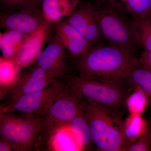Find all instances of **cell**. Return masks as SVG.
Returning a JSON list of instances; mask_svg holds the SVG:
<instances>
[{
  "label": "cell",
  "mask_w": 151,
  "mask_h": 151,
  "mask_svg": "<svg viewBox=\"0 0 151 151\" xmlns=\"http://www.w3.org/2000/svg\"><path fill=\"white\" fill-rule=\"evenodd\" d=\"M70 55L74 71L87 79L127 82L133 68L139 63L133 52L114 46H96L78 57Z\"/></svg>",
  "instance_id": "1"
},
{
  "label": "cell",
  "mask_w": 151,
  "mask_h": 151,
  "mask_svg": "<svg viewBox=\"0 0 151 151\" xmlns=\"http://www.w3.org/2000/svg\"><path fill=\"white\" fill-rule=\"evenodd\" d=\"M81 106L97 150L125 151L129 142L124 135L122 116L84 97H81Z\"/></svg>",
  "instance_id": "2"
},
{
  "label": "cell",
  "mask_w": 151,
  "mask_h": 151,
  "mask_svg": "<svg viewBox=\"0 0 151 151\" xmlns=\"http://www.w3.org/2000/svg\"><path fill=\"white\" fill-rule=\"evenodd\" d=\"M0 113V134L13 145L15 151L39 150L45 147L42 116Z\"/></svg>",
  "instance_id": "3"
},
{
  "label": "cell",
  "mask_w": 151,
  "mask_h": 151,
  "mask_svg": "<svg viewBox=\"0 0 151 151\" xmlns=\"http://www.w3.org/2000/svg\"><path fill=\"white\" fill-rule=\"evenodd\" d=\"M68 85L80 97L97 103L122 116L126 108L127 97L134 89L128 82H109L87 79L75 74Z\"/></svg>",
  "instance_id": "4"
},
{
  "label": "cell",
  "mask_w": 151,
  "mask_h": 151,
  "mask_svg": "<svg viewBox=\"0 0 151 151\" xmlns=\"http://www.w3.org/2000/svg\"><path fill=\"white\" fill-rule=\"evenodd\" d=\"M81 111V97L67 85L43 116L45 146L56 131L69 125Z\"/></svg>",
  "instance_id": "5"
},
{
  "label": "cell",
  "mask_w": 151,
  "mask_h": 151,
  "mask_svg": "<svg viewBox=\"0 0 151 151\" xmlns=\"http://www.w3.org/2000/svg\"><path fill=\"white\" fill-rule=\"evenodd\" d=\"M95 16L101 34L113 45L133 52L139 43L134 29L111 8L96 10Z\"/></svg>",
  "instance_id": "6"
},
{
  "label": "cell",
  "mask_w": 151,
  "mask_h": 151,
  "mask_svg": "<svg viewBox=\"0 0 151 151\" xmlns=\"http://www.w3.org/2000/svg\"><path fill=\"white\" fill-rule=\"evenodd\" d=\"M67 85L65 81L56 80L40 90L25 94L10 105L1 107L0 112H21L43 117Z\"/></svg>",
  "instance_id": "7"
},
{
  "label": "cell",
  "mask_w": 151,
  "mask_h": 151,
  "mask_svg": "<svg viewBox=\"0 0 151 151\" xmlns=\"http://www.w3.org/2000/svg\"><path fill=\"white\" fill-rule=\"evenodd\" d=\"M46 47L40 52L36 63L44 70L52 72L58 80L67 82L75 75L70 55L56 36L50 34ZM67 83V82H66Z\"/></svg>",
  "instance_id": "8"
},
{
  "label": "cell",
  "mask_w": 151,
  "mask_h": 151,
  "mask_svg": "<svg viewBox=\"0 0 151 151\" xmlns=\"http://www.w3.org/2000/svg\"><path fill=\"white\" fill-rule=\"evenodd\" d=\"M33 64L28 66L26 70L21 71L17 84L9 92L5 102L1 107L10 105L25 94L40 90L58 80L52 72L44 70L37 64Z\"/></svg>",
  "instance_id": "9"
},
{
  "label": "cell",
  "mask_w": 151,
  "mask_h": 151,
  "mask_svg": "<svg viewBox=\"0 0 151 151\" xmlns=\"http://www.w3.org/2000/svg\"><path fill=\"white\" fill-rule=\"evenodd\" d=\"M96 11L90 3H78L75 9L65 18L84 37L90 48L97 45L101 38V32L95 16Z\"/></svg>",
  "instance_id": "10"
},
{
  "label": "cell",
  "mask_w": 151,
  "mask_h": 151,
  "mask_svg": "<svg viewBox=\"0 0 151 151\" xmlns=\"http://www.w3.org/2000/svg\"><path fill=\"white\" fill-rule=\"evenodd\" d=\"M48 24L41 9L26 12L1 13L0 27L29 35Z\"/></svg>",
  "instance_id": "11"
},
{
  "label": "cell",
  "mask_w": 151,
  "mask_h": 151,
  "mask_svg": "<svg viewBox=\"0 0 151 151\" xmlns=\"http://www.w3.org/2000/svg\"><path fill=\"white\" fill-rule=\"evenodd\" d=\"M51 25L46 24L26 38L14 59L22 70L36 62L44 43L51 32Z\"/></svg>",
  "instance_id": "12"
},
{
  "label": "cell",
  "mask_w": 151,
  "mask_h": 151,
  "mask_svg": "<svg viewBox=\"0 0 151 151\" xmlns=\"http://www.w3.org/2000/svg\"><path fill=\"white\" fill-rule=\"evenodd\" d=\"M54 24L55 35L71 56H81L89 50L90 47L85 38L65 19H62Z\"/></svg>",
  "instance_id": "13"
},
{
  "label": "cell",
  "mask_w": 151,
  "mask_h": 151,
  "mask_svg": "<svg viewBox=\"0 0 151 151\" xmlns=\"http://www.w3.org/2000/svg\"><path fill=\"white\" fill-rule=\"evenodd\" d=\"M78 3V0H42L40 8L45 20L52 25L70 14Z\"/></svg>",
  "instance_id": "14"
},
{
  "label": "cell",
  "mask_w": 151,
  "mask_h": 151,
  "mask_svg": "<svg viewBox=\"0 0 151 151\" xmlns=\"http://www.w3.org/2000/svg\"><path fill=\"white\" fill-rule=\"evenodd\" d=\"M22 69L14 59L1 57L0 58V99L1 101L13 89L18 82Z\"/></svg>",
  "instance_id": "15"
},
{
  "label": "cell",
  "mask_w": 151,
  "mask_h": 151,
  "mask_svg": "<svg viewBox=\"0 0 151 151\" xmlns=\"http://www.w3.org/2000/svg\"><path fill=\"white\" fill-rule=\"evenodd\" d=\"M69 126L80 150H89L93 142L89 124L81 111L71 121Z\"/></svg>",
  "instance_id": "16"
},
{
  "label": "cell",
  "mask_w": 151,
  "mask_h": 151,
  "mask_svg": "<svg viewBox=\"0 0 151 151\" xmlns=\"http://www.w3.org/2000/svg\"><path fill=\"white\" fill-rule=\"evenodd\" d=\"M27 36L11 29L1 32L0 49L2 57L6 59H14Z\"/></svg>",
  "instance_id": "17"
},
{
  "label": "cell",
  "mask_w": 151,
  "mask_h": 151,
  "mask_svg": "<svg viewBox=\"0 0 151 151\" xmlns=\"http://www.w3.org/2000/svg\"><path fill=\"white\" fill-rule=\"evenodd\" d=\"M149 124L142 114H130L124 121L125 137L129 143L135 142L146 133Z\"/></svg>",
  "instance_id": "18"
},
{
  "label": "cell",
  "mask_w": 151,
  "mask_h": 151,
  "mask_svg": "<svg viewBox=\"0 0 151 151\" xmlns=\"http://www.w3.org/2000/svg\"><path fill=\"white\" fill-rule=\"evenodd\" d=\"M127 82L133 88H139L147 96L151 104V71L138 64L130 72Z\"/></svg>",
  "instance_id": "19"
},
{
  "label": "cell",
  "mask_w": 151,
  "mask_h": 151,
  "mask_svg": "<svg viewBox=\"0 0 151 151\" xmlns=\"http://www.w3.org/2000/svg\"><path fill=\"white\" fill-rule=\"evenodd\" d=\"M125 9L137 18H150L151 14V0H111Z\"/></svg>",
  "instance_id": "20"
},
{
  "label": "cell",
  "mask_w": 151,
  "mask_h": 151,
  "mask_svg": "<svg viewBox=\"0 0 151 151\" xmlns=\"http://www.w3.org/2000/svg\"><path fill=\"white\" fill-rule=\"evenodd\" d=\"M149 100L147 94L142 89L134 88L127 97L126 108L130 114H142L148 106Z\"/></svg>",
  "instance_id": "21"
},
{
  "label": "cell",
  "mask_w": 151,
  "mask_h": 151,
  "mask_svg": "<svg viewBox=\"0 0 151 151\" xmlns=\"http://www.w3.org/2000/svg\"><path fill=\"white\" fill-rule=\"evenodd\" d=\"M42 0H0L1 13L26 12L41 9Z\"/></svg>",
  "instance_id": "22"
},
{
  "label": "cell",
  "mask_w": 151,
  "mask_h": 151,
  "mask_svg": "<svg viewBox=\"0 0 151 151\" xmlns=\"http://www.w3.org/2000/svg\"><path fill=\"white\" fill-rule=\"evenodd\" d=\"M138 42L147 50L151 51V19L137 18L134 26Z\"/></svg>",
  "instance_id": "23"
},
{
  "label": "cell",
  "mask_w": 151,
  "mask_h": 151,
  "mask_svg": "<svg viewBox=\"0 0 151 151\" xmlns=\"http://www.w3.org/2000/svg\"><path fill=\"white\" fill-rule=\"evenodd\" d=\"M125 151H151V125L149 124L147 132L140 137L135 142L129 143Z\"/></svg>",
  "instance_id": "24"
},
{
  "label": "cell",
  "mask_w": 151,
  "mask_h": 151,
  "mask_svg": "<svg viewBox=\"0 0 151 151\" xmlns=\"http://www.w3.org/2000/svg\"><path fill=\"white\" fill-rule=\"evenodd\" d=\"M139 62L140 65L151 71V51L145 49L141 55Z\"/></svg>",
  "instance_id": "25"
},
{
  "label": "cell",
  "mask_w": 151,
  "mask_h": 151,
  "mask_svg": "<svg viewBox=\"0 0 151 151\" xmlns=\"http://www.w3.org/2000/svg\"><path fill=\"white\" fill-rule=\"evenodd\" d=\"M15 151L14 147L9 140L3 137H0V151Z\"/></svg>",
  "instance_id": "26"
}]
</instances>
